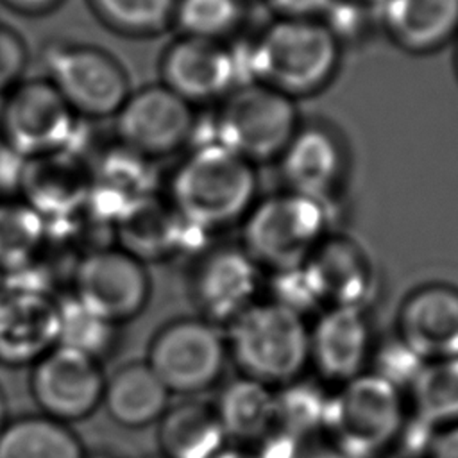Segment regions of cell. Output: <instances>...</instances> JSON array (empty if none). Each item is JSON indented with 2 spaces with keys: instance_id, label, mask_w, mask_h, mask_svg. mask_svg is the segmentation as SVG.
Wrapping results in <instances>:
<instances>
[{
  "instance_id": "1",
  "label": "cell",
  "mask_w": 458,
  "mask_h": 458,
  "mask_svg": "<svg viewBox=\"0 0 458 458\" xmlns=\"http://www.w3.org/2000/svg\"><path fill=\"white\" fill-rule=\"evenodd\" d=\"M254 165L218 141L193 147L168 181V206L191 229H224L256 202Z\"/></svg>"
},
{
  "instance_id": "2",
  "label": "cell",
  "mask_w": 458,
  "mask_h": 458,
  "mask_svg": "<svg viewBox=\"0 0 458 458\" xmlns=\"http://www.w3.org/2000/svg\"><path fill=\"white\" fill-rule=\"evenodd\" d=\"M227 356L240 376L281 388L310 365V326L274 301H256L227 324Z\"/></svg>"
},
{
  "instance_id": "3",
  "label": "cell",
  "mask_w": 458,
  "mask_h": 458,
  "mask_svg": "<svg viewBox=\"0 0 458 458\" xmlns=\"http://www.w3.org/2000/svg\"><path fill=\"white\" fill-rule=\"evenodd\" d=\"M252 82L288 97L324 86L338 63V39L320 21L279 18L245 50Z\"/></svg>"
},
{
  "instance_id": "4",
  "label": "cell",
  "mask_w": 458,
  "mask_h": 458,
  "mask_svg": "<svg viewBox=\"0 0 458 458\" xmlns=\"http://www.w3.org/2000/svg\"><path fill=\"white\" fill-rule=\"evenodd\" d=\"M408 417L404 394L363 372L329 394L322 433L326 442L361 458L394 449Z\"/></svg>"
},
{
  "instance_id": "5",
  "label": "cell",
  "mask_w": 458,
  "mask_h": 458,
  "mask_svg": "<svg viewBox=\"0 0 458 458\" xmlns=\"http://www.w3.org/2000/svg\"><path fill=\"white\" fill-rule=\"evenodd\" d=\"M329 218L326 199L293 191L267 197L243 218L242 249L272 272L302 265L322 243Z\"/></svg>"
},
{
  "instance_id": "6",
  "label": "cell",
  "mask_w": 458,
  "mask_h": 458,
  "mask_svg": "<svg viewBox=\"0 0 458 458\" xmlns=\"http://www.w3.org/2000/svg\"><path fill=\"white\" fill-rule=\"evenodd\" d=\"M215 141L252 165L279 157L297 132L292 97L261 82L236 86L213 120Z\"/></svg>"
},
{
  "instance_id": "7",
  "label": "cell",
  "mask_w": 458,
  "mask_h": 458,
  "mask_svg": "<svg viewBox=\"0 0 458 458\" xmlns=\"http://www.w3.org/2000/svg\"><path fill=\"white\" fill-rule=\"evenodd\" d=\"M43 61L45 79L79 118H113L132 91L122 63L100 47L52 45Z\"/></svg>"
},
{
  "instance_id": "8",
  "label": "cell",
  "mask_w": 458,
  "mask_h": 458,
  "mask_svg": "<svg viewBox=\"0 0 458 458\" xmlns=\"http://www.w3.org/2000/svg\"><path fill=\"white\" fill-rule=\"evenodd\" d=\"M81 118L45 79H23L0 100V140L32 159L70 150Z\"/></svg>"
},
{
  "instance_id": "9",
  "label": "cell",
  "mask_w": 458,
  "mask_h": 458,
  "mask_svg": "<svg viewBox=\"0 0 458 458\" xmlns=\"http://www.w3.org/2000/svg\"><path fill=\"white\" fill-rule=\"evenodd\" d=\"M227 358L220 327L195 317L165 324L150 342L147 363L170 394L193 395L220 379Z\"/></svg>"
},
{
  "instance_id": "10",
  "label": "cell",
  "mask_w": 458,
  "mask_h": 458,
  "mask_svg": "<svg viewBox=\"0 0 458 458\" xmlns=\"http://www.w3.org/2000/svg\"><path fill=\"white\" fill-rule=\"evenodd\" d=\"M113 120L118 143L148 161L181 150L197 129L195 107L161 82L131 91Z\"/></svg>"
},
{
  "instance_id": "11",
  "label": "cell",
  "mask_w": 458,
  "mask_h": 458,
  "mask_svg": "<svg viewBox=\"0 0 458 458\" xmlns=\"http://www.w3.org/2000/svg\"><path fill=\"white\" fill-rule=\"evenodd\" d=\"M79 302L113 324L140 315L150 297L145 263L120 245L88 250L73 272V293Z\"/></svg>"
},
{
  "instance_id": "12",
  "label": "cell",
  "mask_w": 458,
  "mask_h": 458,
  "mask_svg": "<svg viewBox=\"0 0 458 458\" xmlns=\"http://www.w3.org/2000/svg\"><path fill=\"white\" fill-rule=\"evenodd\" d=\"M100 361L55 345L32 365L30 392L43 415L63 424L82 420L102 404Z\"/></svg>"
},
{
  "instance_id": "13",
  "label": "cell",
  "mask_w": 458,
  "mask_h": 458,
  "mask_svg": "<svg viewBox=\"0 0 458 458\" xmlns=\"http://www.w3.org/2000/svg\"><path fill=\"white\" fill-rule=\"evenodd\" d=\"M161 84L193 107L222 100L243 84L238 54L225 43L179 36L161 54Z\"/></svg>"
},
{
  "instance_id": "14",
  "label": "cell",
  "mask_w": 458,
  "mask_h": 458,
  "mask_svg": "<svg viewBox=\"0 0 458 458\" xmlns=\"http://www.w3.org/2000/svg\"><path fill=\"white\" fill-rule=\"evenodd\" d=\"M259 267L242 249L233 245L213 247L197 258L190 292L200 318L222 326L229 324L256 302Z\"/></svg>"
},
{
  "instance_id": "15",
  "label": "cell",
  "mask_w": 458,
  "mask_h": 458,
  "mask_svg": "<svg viewBox=\"0 0 458 458\" xmlns=\"http://www.w3.org/2000/svg\"><path fill=\"white\" fill-rule=\"evenodd\" d=\"M374 342L365 310L327 306L310 326V365L342 385L367 372Z\"/></svg>"
},
{
  "instance_id": "16",
  "label": "cell",
  "mask_w": 458,
  "mask_h": 458,
  "mask_svg": "<svg viewBox=\"0 0 458 458\" xmlns=\"http://www.w3.org/2000/svg\"><path fill=\"white\" fill-rule=\"evenodd\" d=\"M59 302L52 295L0 290V363L34 365L57 345Z\"/></svg>"
},
{
  "instance_id": "17",
  "label": "cell",
  "mask_w": 458,
  "mask_h": 458,
  "mask_svg": "<svg viewBox=\"0 0 458 458\" xmlns=\"http://www.w3.org/2000/svg\"><path fill=\"white\" fill-rule=\"evenodd\" d=\"M395 335L426 363L458 358V288L433 283L413 290L399 308Z\"/></svg>"
},
{
  "instance_id": "18",
  "label": "cell",
  "mask_w": 458,
  "mask_h": 458,
  "mask_svg": "<svg viewBox=\"0 0 458 458\" xmlns=\"http://www.w3.org/2000/svg\"><path fill=\"white\" fill-rule=\"evenodd\" d=\"M18 184L21 200L47 222L68 218L89 199L91 170L70 148L25 159Z\"/></svg>"
},
{
  "instance_id": "19",
  "label": "cell",
  "mask_w": 458,
  "mask_h": 458,
  "mask_svg": "<svg viewBox=\"0 0 458 458\" xmlns=\"http://www.w3.org/2000/svg\"><path fill=\"white\" fill-rule=\"evenodd\" d=\"M326 306H349L365 310L376 293V276L369 259L351 242H322L308 259Z\"/></svg>"
},
{
  "instance_id": "20",
  "label": "cell",
  "mask_w": 458,
  "mask_h": 458,
  "mask_svg": "<svg viewBox=\"0 0 458 458\" xmlns=\"http://www.w3.org/2000/svg\"><path fill=\"white\" fill-rule=\"evenodd\" d=\"M170 392L147 361H132L116 369L104 385L102 404L109 417L123 428H145L168 410Z\"/></svg>"
},
{
  "instance_id": "21",
  "label": "cell",
  "mask_w": 458,
  "mask_h": 458,
  "mask_svg": "<svg viewBox=\"0 0 458 458\" xmlns=\"http://www.w3.org/2000/svg\"><path fill=\"white\" fill-rule=\"evenodd\" d=\"M279 157L283 177L293 193L326 199L340 177V147L320 127L297 129Z\"/></svg>"
},
{
  "instance_id": "22",
  "label": "cell",
  "mask_w": 458,
  "mask_h": 458,
  "mask_svg": "<svg viewBox=\"0 0 458 458\" xmlns=\"http://www.w3.org/2000/svg\"><path fill=\"white\" fill-rule=\"evenodd\" d=\"M227 442L213 404L184 401L159 419L157 444L165 458H216Z\"/></svg>"
},
{
  "instance_id": "23",
  "label": "cell",
  "mask_w": 458,
  "mask_h": 458,
  "mask_svg": "<svg viewBox=\"0 0 458 458\" xmlns=\"http://www.w3.org/2000/svg\"><path fill=\"white\" fill-rule=\"evenodd\" d=\"M381 11L394 39L415 52L440 47L458 29V0H386Z\"/></svg>"
},
{
  "instance_id": "24",
  "label": "cell",
  "mask_w": 458,
  "mask_h": 458,
  "mask_svg": "<svg viewBox=\"0 0 458 458\" xmlns=\"http://www.w3.org/2000/svg\"><path fill=\"white\" fill-rule=\"evenodd\" d=\"M213 406L227 440L256 444L274 426L276 388L238 376L222 388Z\"/></svg>"
},
{
  "instance_id": "25",
  "label": "cell",
  "mask_w": 458,
  "mask_h": 458,
  "mask_svg": "<svg viewBox=\"0 0 458 458\" xmlns=\"http://www.w3.org/2000/svg\"><path fill=\"white\" fill-rule=\"evenodd\" d=\"M0 458H86L77 435L47 415L11 419L0 433Z\"/></svg>"
},
{
  "instance_id": "26",
  "label": "cell",
  "mask_w": 458,
  "mask_h": 458,
  "mask_svg": "<svg viewBox=\"0 0 458 458\" xmlns=\"http://www.w3.org/2000/svg\"><path fill=\"white\" fill-rule=\"evenodd\" d=\"M408 395L410 415L429 428L458 424V358L428 361Z\"/></svg>"
},
{
  "instance_id": "27",
  "label": "cell",
  "mask_w": 458,
  "mask_h": 458,
  "mask_svg": "<svg viewBox=\"0 0 458 458\" xmlns=\"http://www.w3.org/2000/svg\"><path fill=\"white\" fill-rule=\"evenodd\" d=\"M48 222L21 199H0V272L16 274L34 263L47 242Z\"/></svg>"
},
{
  "instance_id": "28",
  "label": "cell",
  "mask_w": 458,
  "mask_h": 458,
  "mask_svg": "<svg viewBox=\"0 0 458 458\" xmlns=\"http://www.w3.org/2000/svg\"><path fill=\"white\" fill-rule=\"evenodd\" d=\"M116 340L118 324L88 310L73 295L59 302L57 345L102 361V358L114 349Z\"/></svg>"
},
{
  "instance_id": "29",
  "label": "cell",
  "mask_w": 458,
  "mask_h": 458,
  "mask_svg": "<svg viewBox=\"0 0 458 458\" xmlns=\"http://www.w3.org/2000/svg\"><path fill=\"white\" fill-rule=\"evenodd\" d=\"M327 397L329 394L318 385L302 379L276 388L274 428L308 442L322 433Z\"/></svg>"
},
{
  "instance_id": "30",
  "label": "cell",
  "mask_w": 458,
  "mask_h": 458,
  "mask_svg": "<svg viewBox=\"0 0 458 458\" xmlns=\"http://www.w3.org/2000/svg\"><path fill=\"white\" fill-rule=\"evenodd\" d=\"M177 0H88L95 16L111 30L148 38L172 27Z\"/></svg>"
},
{
  "instance_id": "31",
  "label": "cell",
  "mask_w": 458,
  "mask_h": 458,
  "mask_svg": "<svg viewBox=\"0 0 458 458\" xmlns=\"http://www.w3.org/2000/svg\"><path fill=\"white\" fill-rule=\"evenodd\" d=\"M242 20V0H177L172 25L179 36L225 43Z\"/></svg>"
},
{
  "instance_id": "32",
  "label": "cell",
  "mask_w": 458,
  "mask_h": 458,
  "mask_svg": "<svg viewBox=\"0 0 458 458\" xmlns=\"http://www.w3.org/2000/svg\"><path fill=\"white\" fill-rule=\"evenodd\" d=\"M426 361L397 335L374 344L367 372L383 379L399 392H408Z\"/></svg>"
},
{
  "instance_id": "33",
  "label": "cell",
  "mask_w": 458,
  "mask_h": 458,
  "mask_svg": "<svg viewBox=\"0 0 458 458\" xmlns=\"http://www.w3.org/2000/svg\"><path fill=\"white\" fill-rule=\"evenodd\" d=\"M270 290V301L301 317H306L326 304L320 283L308 261L292 268L272 272Z\"/></svg>"
},
{
  "instance_id": "34",
  "label": "cell",
  "mask_w": 458,
  "mask_h": 458,
  "mask_svg": "<svg viewBox=\"0 0 458 458\" xmlns=\"http://www.w3.org/2000/svg\"><path fill=\"white\" fill-rule=\"evenodd\" d=\"M27 64L25 39L11 25L0 21V100L25 79Z\"/></svg>"
},
{
  "instance_id": "35",
  "label": "cell",
  "mask_w": 458,
  "mask_h": 458,
  "mask_svg": "<svg viewBox=\"0 0 458 458\" xmlns=\"http://www.w3.org/2000/svg\"><path fill=\"white\" fill-rule=\"evenodd\" d=\"M279 18L311 20L315 14H324L335 0H265Z\"/></svg>"
},
{
  "instance_id": "36",
  "label": "cell",
  "mask_w": 458,
  "mask_h": 458,
  "mask_svg": "<svg viewBox=\"0 0 458 458\" xmlns=\"http://www.w3.org/2000/svg\"><path fill=\"white\" fill-rule=\"evenodd\" d=\"M426 458H458V424L437 433Z\"/></svg>"
},
{
  "instance_id": "37",
  "label": "cell",
  "mask_w": 458,
  "mask_h": 458,
  "mask_svg": "<svg viewBox=\"0 0 458 458\" xmlns=\"http://www.w3.org/2000/svg\"><path fill=\"white\" fill-rule=\"evenodd\" d=\"M0 2L16 13L36 16V14H45L55 9L63 0H0Z\"/></svg>"
},
{
  "instance_id": "38",
  "label": "cell",
  "mask_w": 458,
  "mask_h": 458,
  "mask_svg": "<svg viewBox=\"0 0 458 458\" xmlns=\"http://www.w3.org/2000/svg\"><path fill=\"white\" fill-rule=\"evenodd\" d=\"M302 458H361V456L349 454V453H345V451H342V449L326 442V444L308 447Z\"/></svg>"
},
{
  "instance_id": "39",
  "label": "cell",
  "mask_w": 458,
  "mask_h": 458,
  "mask_svg": "<svg viewBox=\"0 0 458 458\" xmlns=\"http://www.w3.org/2000/svg\"><path fill=\"white\" fill-rule=\"evenodd\" d=\"M216 458H258V454L252 449H247V447H231V445H227Z\"/></svg>"
},
{
  "instance_id": "40",
  "label": "cell",
  "mask_w": 458,
  "mask_h": 458,
  "mask_svg": "<svg viewBox=\"0 0 458 458\" xmlns=\"http://www.w3.org/2000/svg\"><path fill=\"white\" fill-rule=\"evenodd\" d=\"M9 420H11V419H9L7 397H5L4 388H2V385H0V433H2V429L7 426V422H9Z\"/></svg>"
},
{
  "instance_id": "41",
  "label": "cell",
  "mask_w": 458,
  "mask_h": 458,
  "mask_svg": "<svg viewBox=\"0 0 458 458\" xmlns=\"http://www.w3.org/2000/svg\"><path fill=\"white\" fill-rule=\"evenodd\" d=\"M351 2H356V4H360V5H365V4H370V5H377V7H381L386 0H351Z\"/></svg>"
},
{
  "instance_id": "42",
  "label": "cell",
  "mask_w": 458,
  "mask_h": 458,
  "mask_svg": "<svg viewBox=\"0 0 458 458\" xmlns=\"http://www.w3.org/2000/svg\"><path fill=\"white\" fill-rule=\"evenodd\" d=\"M86 458H114L111 454H104V453H98V454H91V456H86Z\"/></svg>"
}]
</instances>
